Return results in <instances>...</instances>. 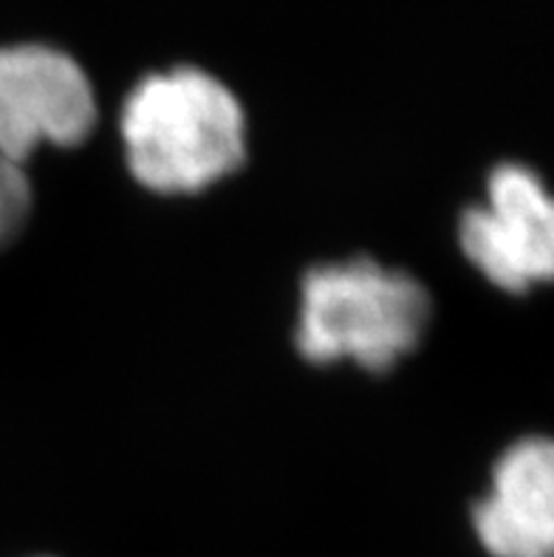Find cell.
<instances>
[{
  "instance_id": "6da1fadb",
  "label": "cell",
  "mask_w": 554,
  "mask_h": 557,
  "mask_svg": "<svg viewBox=\"0 0 554 557\" xmlns=\"http://www.w3.org/2000/svg\"><path fill=\"white\" fill-rule=\"evenodd\" d=\"M131 176L159 196H189L246 162L241 99L193 65L148 74L120 116Z\"/></svg>"
},
{
  "instance_id": "7a4b0ae2",
  "label": "cell",
  "mask_w": 554,
  "mask_h": 557,
  "mask_svg": "<svg viewBox=\"0 0 554 557\" xmlns=\"http://www.w3.org/2000/svg\"><path fill=\"white\" fill-rule=\"evenodd\" d=\"M430 314L424 283L402 269L373 258L320 263L303 275L295 346L315 366L354 360L385 374L419 348Z\"/></svg>"
},
{
  "instance_id": "3957f363",
  "label": "cell",
  "mask_w": 554,
  "mask_h": 557,
  "mask_svg": "<svg viewBox=\"0 0 554 557\" xmlns=\"http://www.w3.org/2000/svg\"><path fill=\"white\" fill-rule=\"evenodd\" d=\"M97 125L91 79L42 42L0 46V153L21 164L40 145L77 148Z\"/></svg>"
},
{
  "instance_id": "277c9868",
  "label": "cell",
  "mask_w": 554,
  "mask_h": 557,
  "mask_svg": "<svg viewBox=\"0 0 554 557\" xmlns=\"http://www.w3.org/2000/svg\"><path fill=\"white\" fill-rule=\"evenodd\" d=\"M467 261L509 295L546 283L554 269V210L541 176L506 162L487 178V205L470 207L458 221Z\"/></svg>"
},
{
  "instance_id": "5b68a950",
  "label": "cell",
  "mask_w": 554,
  "mask_h": 557,
  "mask_svg": "<svg viewBox=\"0 0 554 557\" xmlns=\"http://www.w3.org/2000/svg\"><path fill=\"white\" fill-rule=\"evenodd\" d=\"M472 527L492 557H552L554 447L527 436L506 447L492 470V493L472 509Z\"/></svg>"
},
{
  "instance_id": "8992f818",
  "label": "cell",
  "mask_w": 554,
  "mask_h": 557,
  "mask_svg": "<svg viewBox=\"0 0 554 557\" xmlns=\"http://www.w3.org/2000/svg\"><path fill=\"white\" fill-rule=\"evenodd\" d=\"M32 184L21 164L0 153V249L23 233L32 215Z\"/></svg>"
}]
</instances>
